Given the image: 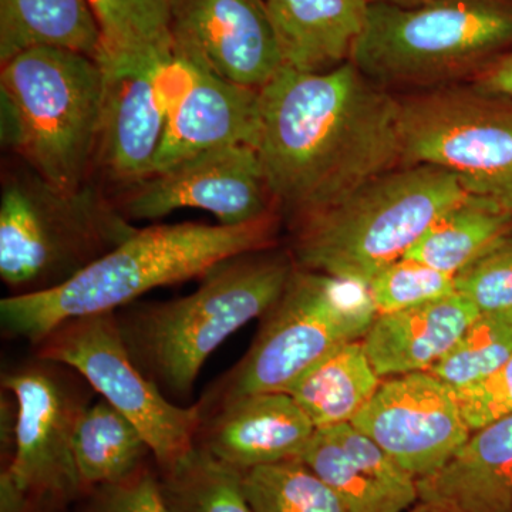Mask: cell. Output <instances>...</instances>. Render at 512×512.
<instances>
[{
	"label": "cell",
	"instance_id": "1",
	"mask_svg": "<svg viewBox=\"0 0 512 512\" xmlns=\"http://www.w3.org/2000/svg\"><path fill=\"white\" fill-rule=\"evenodd\" d=\"M256 153L279 214L305 217L403 165L400 101L352 62L282 67L259 89Z\"/></svg>",
	"mask_w": 512,
	"mask_h": 512
},
{
	"label": "cell",
	"instance_id": "2",
	"mask_svg": "<svg viewBox=\"0 0 512 512\" xmlns=\"http://www.w3.org/2000/svg\"><path fill=\"white\" fill-rule=\"evenodd\" d=\"M279 222L276 212L242 225L184 222L138 228L64 284L3 298L2 328L36 346L66 320L117 312L153 289L201 279L232 256L276 247Z\"/></svg>",
	"mask_w": 512,
	"mask_h": 512
},
{
	"label": "cell",
	"instance_id": "3",
	"mask_svg": "<svg viewBox=\"0 0 512 512\" xmlns=\"http://www.w3.org/2000/svg\"><path fill=\"white\" fill-rule=\"evenodd\" d=\"M295 266L289 249L248 252L214 266L190 295L124 306L116 319L131 359L165 396L190 397L208 357L275 305Z\"/></svg>",
	"mask_w": 512,
	"mask_h": 512
},
{
	"label": "cell",
	"instance_id": "4",
	"mask_svg": "<svg viewBox=\"0 0 512 512\" xmlns=\"http://www.w3.org/2000/svg\"><path fill=\"white\" fill-rule=\"evenodd\" d=\"M467 194L457 175L443 168L399 165L335 204L289 222V252L298 268L369 285Z\"/></svg>",
	"mask_w": 512,
	"mask_h": 512
},
{
	"label": "cell",
	"instance_id": "5",
	"mask_svg": "<svg viewBox=\"0 0 512 512\" xmlns=\"http://www.w3.org/2000/svg\"><path fill=\"white\" fill-rule=\"evenodd\" d=\"M511 52L512 0L370 3L350 62L390 92H419L471 82Z\"/></svg>",
	"mask_w": 512,
	"mask_h": 512
},
{
	"label": "cell",
	"instance_id": "6",
	"mask_svg": "<svg viewBox=\"0 0 512 512\" xmlns=\"http://www.w3.org/2000/svg\"><path fill=\"white\" fill-rule=\"evenodd\" d=\"M104 73L92 57L37 47L2 64L3 146L60 190L86 185L94 164Z\"/></svg>",
	"mask_w": 512,
	"mask_h": 512
},
{
	"label": "cell",
	"instance_id": "7",
	"mask_svg": "<svg viewBox=\"0 0 512 512\" xmlns=\"http://www.w3.org/2000/svg\"><path fill=\"white\" fill-rule=\"evenodd\" d=\"M138 228L96 188L60 190L33 173L3 184L0 278L13 295L56 288Z\"/></svg>",
	"mask_w": 512,
	"mask_h": 512
},
{
	"label": "cell",
	"instance_id": "8",
	"mask_svg": "<svg viewBox=\"0 0 512 512\" xmlns=\"http://www.w3.org/2000/svg\"><path fill=\"white\" fill-rule=\"evenodd\" d=\"M376 316L369 285L295 266L251 348L197 403L202 417L248 394L285 393L329 350L362 339Z\"/></svg>",
	"mask_w": 512,
	"mask_h": 512
},
{
	"label": "cell",
	"instance_id": "9",
	"mask_svg": "<svg viewBox=\"0 0 512 512\" xmlns=\"http://www.w3.org/2000/svg\"><path fill=\"white\" fill-rule=\"evenodd\" d=\"M403 165L456 174L512 214V97L471 82L399 96Z\"/></svg>",
	"mask_w": 512,
	"mask_h": 512
},
{
	"label": "cell",
	"instance_id": "10",
	"mask_svg": "<svg viewBox=\"0 0 512 512\" xmlns=\"http://www.w3.org/2000/svg\"><path fill=\"white\" fill-rule=\"evenodd\" d=\"M60 363L39 359L2 377L15 402L13 427L2 434L10 460L0 477V512H28L33 500L67 501L83 491L74 437L90 406L89 384Z\"/></svg>",
	"mask_w": 512,
	"mask_h": 512
},
{
	"label": "cell",
	"instance_id": "11",
	"mask_svg": "<svg viewBox=\"0 0 512 512\" xmlns=\"http://www.w3.org/2000/svg\"><path fill=\"white\" fill-rule=\"evenodd\" d=\"M39 359L70 367L147 441L158 468L195 447L202 414L198 404L178 406L133 362L116 312L69 319L37 343Z\"/></svg>",
	"mask_w": 512,
	"mask_h": 512
},
{
	"label": "cell",
	"instance_id": "12",
	"mask_svg": "<svg viewBox=\"0 0 512 512\" xmlns=\"http://www.w3.org/2000/svg\"><path fill=\"white\" fill-rule=\"evenodd\" d=\"M119 205L128 221L158 220L195 208L221 225H242L276 214L261 160L254 147L205 151L128 187Z\"/></svg>",
	"mask_w": 512,
	"mask_h": 512
},
{
	"label": "cell",
	"instance_id": "13",
	"mask_svg": "<svg viewBox=\"0 0 512 512\" xmlns=\"http://www.w3.org/2000/svg\"><path fill=\"white\" fill-rule=\"evenodd\" d=\"M352 424L417 481L446 466L473 433L456 389L430 372L383 379Z\"/></svg>",
	"mask_w": 512,
	"mask_h": 512
},
{
	"label": "cell",
	"instance_id": "14",
	"mask_svg": "<svg viewBox=\"0 0 512 512\" xmlns=\"http://www.w3.org/2000/svg\"><path fill=\"white\" fill-rule=\"evenodd\" d=\"M187 74L188 60L175 50L141 69L104 73L94 164L113 183L128 188L150 177Z\"/></svg>",
	"mask_w": 512,
	"mask_h": 512
},
{
	"label": "cell",
	"instance_id": "15",
	"mask_svg": "<svg viewBox=\"0 0 512 512\" xmlns=\"http://www.w3.org/2000/svg\"><path fill=\"white\" fill-rule=\"evenodd\" d=\"M173 40L178 55L249 89L284 67L265 0H177Z\"/></svg>",
	"mask_w": 512,
	"mask_h": 512
},
{
	"label": "cell",
	"instance_id": "16",
	"mask_svg": "<svg viewBox=\"0 0 512 512\" xmlns=\"http://www.w3.org/2000/svg\"><path fill=\"white\" fill-rule=\"evenodd\" d=\"M259 120V90L228 82L191 62L187 83L168 114L150 177L215 148L251 146L256 150Z\"/></svg>",
	"mask_w": 512,
	"mask_h": 512
},
{
	"label": "cell",
	"instance_id": "17",
	"mask_svg": "<svg viewBox=\"0 0 512 512\" xmlns=\"http://www.w3.org/2000/svg\"><path fill=\"white\" fill-rule=\"evenodd\" d=\"M284 392L248 394L202 417L195 446L241 471L301 458L315 434Z\"/></svg>",
	"mask_w": 512,
	"mask_h": 512
},
{
	"label": "cell",
	"instance_id": "18",
	"mask_svg": "<svg viewBox=\"0 0 512 512\" xmlns=\"http://www.w3.org/2000/svg\"><path fill=\"white\" fill-rule=\"evenodd\" d=\"M301 460L348 512H409L419 504L416 478L352 423L316 430Z\"/></svg>",
	"mask_w": 512,
	"mask_h": 512
},
{
	"label": "cell",
	"instance_id": "19",
	"mask_svg": "<svg viewBox=\"0 0 512 512\" xmlns=\"http://www.w3.org/2000/svg\"><path fill=\"white\" fill-rule=\"evenodd\" d=\"M480 311L460 293L377 315L362 343L377 375L430 372L451 352Z\"/></svg>",
	"mask_w": 512,
	"mask_h": 512
},
{
	"label": "cell",
	"instance_id": "20",
	"mask_svg": "<svg viewBox=\"0 0 512 512\" xmlns=\"http://www.w3.org/2000/svg\"><path fill=\"white\" fill-rule=\"evenodd\" d=\"M417 488L419 503L436 512H512V413L474 430Z\"/></svg>",
	"mask_w": 512,
	"mask_h": 512
},
{
	"label": "cell",
	"instance_id": "21",
	"mask_svg": "<svg viewBox=\"0 0 512 512\" xmlns=\"http://www.w3.org/2000/svg\"><path fill=\"white\" fill-rule=\"evenodd\" d=\"M284 67L325 73L352 57L365 30L367 0H265Z\"/></svg>",
	"mask_w": 512,
	"mask_h": 512
},
{
	"label": "cell",
	"instance_id": "22",
	"mask_svg": "<svg viewBox=\"0 0 512 512\" xmlns=\"http://www.w3.org/2000/svg\"><path fill=\"white\" fill-rule=\"evenodd\" d=\"M382 382L362 340H353L316 360L285 393L292 396L319 430L352 423Z\"/></svg>",
	"mask_w": 512,
	"mask_h": 512
},
{
	"label": "cell",
	"instance_id": "23",
	"mask_svg": "<svg viewBox=\"0 0 512 512\" xmlns=\"http://www.w3.org/2000/svg\"><path fill=\"white\" fill-rule=\"evenodd\" d=\"M99 23L89 0H0V63L37 47L96 60Z\"/></svg>",
	"mask_w": 512,
	"mask_h": 512
},
{
	"label": "cell",
	"instance_id": "24",
	"mask_svg": "<svg viewBox=\"0 0 512 512\" xmlns=\"http://www.w3.org/2000/svg\"><path fill=\"white\" fill-rule=\"evenodd\" d=\"M101 33L104 73L130 72L173 55L177 0H89Z\"/></svg>",
	"mask_w": 512,
	"mask_h": 512
},
{
	"label": "cell",
	"instance_id": "25",
	"mask_svg": "<svg viewBox=\"0 0 512 512\" xmlns=\"http://www.w3.org/2000/svg\"><path fill=\"white\" fill-rule=\"evenodd\" d=\"M512 232V214L495 202L467 194L426 229L403 258L456 276Z\"/></svg>",
	"mask_w": 512,
	"mask_h": 512
},
{
	"label": "cell",
	"instance_id": "26",
	"mask_svg": "<svg viewBox=\"0 0 512 512\" xmlns=\"http://www.w3.org/2000/svg\"><path fill=\"white\" fill-rule=\"evenodd\" d=\"M151 454L140 431L106 400L90 404L77 426L74 461L83 490L116 484L143 468Z\"/></svg>",
	"mask_w": 512,
	"mask_h": 512
},
{
	"label": "cell",
	"instance_id": "27",
	"mask_svg": "<svg viewBox=\"0 0 512 512\" xmlns=\"http://www.w3.org/2000/svg\"><path fill=\"white\" fill-rule=\"evenodd\" d=\"M160 490L168 512H254L245 493L244 471L195 446L161 468Z\"/></svg>",
	"mask_w": 512,
	"mask_h": 512
},
{
	"label": "cell",
	"instance_id": "28",
	"mask_svg": "<svg viewBox=\"0 0 512 512\" xmlns=\"http://www.w3.org/2000/svg\"><path fill=\"white\" fill-rule=\"evenodd\" d=\"M244 485L254 512H348L301 458L244 471Z\"/></svg>",
	"mask_w": 512,
	"mask_h": 512
},
{
	"label": "cell",
	"instance_id": "29",
	"mask_svg": "<svg viewBox=\"0 0 512 512\" xmlns=\"http://www.w3.org/2000/svg\"><path fill=\"white\" fill-rule=\"evenodd\" d=\"M511 357L512 308L483 312L430 373L458 390L483 382Z\"/></svg>",
	"mask_w": 512,
	"mask_h": 512
},
{
	"label": "cell",
	"instance_id": "30",
	"mask_svg": "<svg viewBox=\"0 0 512 512\" xmlns=\"http://www.w3.org/2000/svg\"><path fill=\"white\" fill-rule=\"evenodd\" d=\"M369 288L377 315H384L456 293V279L416 259L402 258L382 269Z\"/></svg>",
	"mask_w": 512,
	"mask_h": 512
},
{
	"label": "cell",
	"instance_id": "31",
	"mask_svg": "<svg viewBox=\"0 0 512 512\" xmlns=\"http://www.w3.org/2000/svg\"><path fill=\"white\" fill-rule=\"evenodd\" d=\"M456 292L483 312L512 308V232L458 272Z\"/></svg>",
	"mask_w": 512,
	"mask_h": 512
},
{
	"label": "cell",
	"instance_id": "32",
	"mask_svg": "<svg viewBox=\"0 0 512 512\" xmlns=\"http://www.w3.org/2000/svg\"><path fill=\"white\" fill-rule=\"evenodd\" d=\"M93 491L83 512H168L158 477L144 467L120 483Z\"/></svg>",
	"mask_w": 512,
	"mask_h": 512
},
{
	"label": "cell",
	"instance_id": "33",
	"mask_svg": "<svg viewBox=\"0 0 512 512\" xmlns=\"http://www.w3.org/2000/svg\"><path fill=\"white\" fill-rule=\"evenodd\" d=\"M461 413L471 431L512 413V357L494 375L456 390Z\"/></svg>",
	"mask_w": 512,
	"mask_h": 512
},
{
	"label": "cell",
	"instance_id": "34",
	"mask_svg": "<svg viewBox=\"0 0 512 512\" xmlns=\"http://www.w3.org/2000/svg\"><path fill=\"white\" fill-rule=\"evenodd\" d=\"M471 83L487 92L512 97V52L491 64Z\"/></svg>",
	"mask_w": 512,
	"mask_h": 512
},
{
	"label": "cell",
	"instance_id": "35",
	"mask_svg": "<svg viewBox=\"0 0 512 512\" xmlns=\"http://www.w3.org/2000/svg\"><path fill=\"white\" fill-rule=\"evenodd\" d=\"M369 3L376 5L397 6V8H419V6L429 5V3L437 2V0H367Z\"/></svg>",
	"mask_w": 512,
	"mask_h": 512
},
{
	"label": "cell",
	"instance_id": "36",
	"mask_svg": "<svg viewBox=\"0 0 512 512\" xmlns=\"http://www.w3.org/2000/svg\"><path fill=\"white\" fill-rule=\"evenodd\" d=\"M409 512H436V511L431 510V508L427 507V505L419 503L416 505V507H413L412 510H410Z\"/></svg>",
	"mask_w": 512,
	"mask_h": 512
},
{
	"label": "cell",
	"instance_id": "37",
	"mask_svg": "<svg viewBox=\"0 0 512 512\" xmlns=\"http://www.w3.org/2000/svg\"><path fill=\"white\" fill-rule=\"evenodd\" d=\"M28 512H30V508H29Z\"/></svg>",
	"mask_w": 512,
	"mask_h": 512
}]
</instances>
